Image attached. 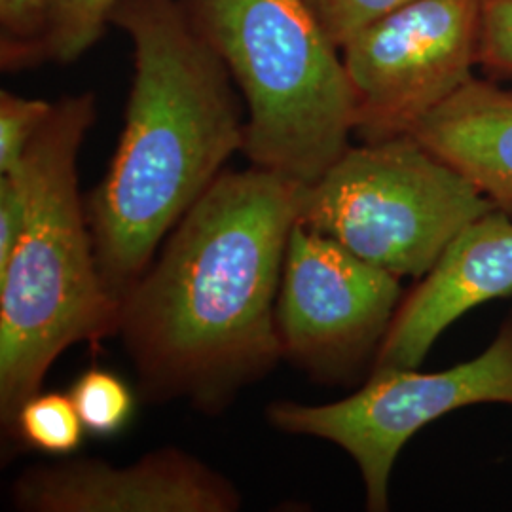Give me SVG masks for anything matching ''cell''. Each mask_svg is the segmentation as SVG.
<instances>
[{"instance_id": "cell-1", "label": "cell", "mask_w": 512, "mask_h": 512, "mask_svg": "<svg viewBox=\"0 0 512 512\" xmlns=\"http://www.w3.org/2000/svg\"><path fill=\"white\" fill-rule=\"evenodd\" d=\"M304 184L224 171L120 306L118 336L152 403L220 414L283 359L275 304Z\"/></svg>"}, {"instance_id": "cell-2", "label": "cell", "mask_w": 512, "mask_h": 512, "mask_svg": "<svg viewBox=\"0 0 512 512\" xmlns=\"http://www.w3.org/2000/svg\"><path fill=\"white\" fill-rule=\"evenodd\" d=\"M110 25L133 44L124 129L88 222L103 283L122 300L165 238L243 152L234 80L181 0H120Z\"/></svg>"}, {"instance_id": "cell-3", "label": "cell", "mask_w": 512, "mask_h": 512, "mask_svg": "<svg viewBox=\"0 0 512 512\" xmlns=\"http://www.w3.org/2000/svg\"><path fill=\"white\" fill-rule=\"evenodd\" d=\"M95 95H67L18 167L25 226L0 272V421L12 435L19 408L40 391L65 349L118 334L120 302L97 266L78 154L95 122Z\"/></svg>"}, {"instance_id": "cell-4", "label": "cell", "mask_w": 512, "mask_h": 512, "mask_svg": "<svg viewBox=\"0 0 512 512\" xmlns=\"http://www.w3.org/2000/svg\"><path fill=\"white\" fill-rule=\"evenodd\" d=\"M243 95L251 165L319 181L351 147L355 95L342 52L306 0H181Z\"/></svg>"}, {"instance_id": "cell-5", "label": "cell", "mask_w": 512, "mask_h": 512, "mask_svg": "<svg viewBox=\"0 0 512 512\" xmlns=\"http://www.w3.org/2000/svg\"><path fill=\"white\" fill-rule=\"evenodd\" d=\"M497 209L414 137L349 147L300 198L298 222L387 274L421 279L448 243Z\"/></svg>"}, {"instance_id": "cell-6", "label": "cell", "mask_w": 512, "mask_h": 512, "mask_svg": "<svg viewBox=\"0 0 512 512\" xmlns=\"http://www.w3.org/2000/svg\"><path fill=\"white\" fill-rule=\"evenodd\" d=\"M512 406V315L475 359L442 372L372 368L365 385L338 403H274L281 433L329 440L346 450L365 482L366 509H389V480L404 444L423 427L473 404Z\"/></svg>"}, {"instance_id": "cell-7", "label": "cell", "mask_w": 512, "mask_h": 512, "mask_svg": "<svg viewBox=\"0 0 512 512\" xmlns=\"http://www.w3.org/2000/svg\"><path fill=\"white\" fill-rule=\"evenodd\" d=\"M482 0H414L340 50L355 95V137L382 143L421 120L475 78Z\"/></svg>"}, {"instance_id": "cell-8", "label": "cell", "mask_w": 512, "mask_h": 512, "mask_svg": "<svg viewBox=\"0 0 512 512\" xmlns=\"http://www.w3.org/2000/svg\"><path fill=\"white\" fill-rule=\"evenodd\" d=\"M403 296L399 277L296 220L275 304L283 359L317 384L351 382L374 365Z\"/></svg>"}, {"instance_id": "cell-9", "label": "cell", "mask_w": 512, "mask_h": 512, "mask_svg": "<svg viewBox=\"0 0 512 512\" xmlns=\"http://www.w3.org/2000/svg\"><path fill=\"white\" fill-rule=\"evenodd\" d=\"M23 512H236L232 480L179 448H162L116 467L73 459L23 471L12 484Z\"/></svg>"}, {"instance_id": "cell-10", "label": "cell", "mask_w": 512, "mask_h": 512, "mask_svg": "<svg viewBox=\"0 0 512 512\" xmlns=\"http://www.w3.org/2000/svg\"><path fill=\"white\" fill-rule=\"evenodd\" d=\"M512 294V217L492 209L448 243L395 313L372 368H418L459 317Z\"/></svg>"}, {"instance_id": "cell-11", "label": "cell", "mask_w": 512, "mask_h": 512, "mask_svg": "<svg viewBox=\"0 0 512 512\" xmlns=\"http://www.w3.org/2000/svg\"><path fill=\"white\" fill-rule=\"evenodd\" d=\"M512 217V92L473 78L412 135Z\"/></svg>"}, {"instance_id": "cell-12", "label": "cell", "mask_w": 512, "mask_h": 512, "mask_svg": "<svg viewBox=\"0 0 512 512\" xmlns=\"http://www.w3.org/2000/svg\"><path fill=\"white\" fill-rule=\"evenodd\" d=\"M120 0H52L42 31L27 50L23 65L73 63L103 37L110 12Z\"/></svg>"}, {"instance_id": "cell-13", "label": "cell", "mask_w": 512, "mask_h": 512, "mask_svg": "<svg viewBox=\"0 0 512 512\" xmlns=\"http://www.w3.org/2000/svg\"><path fill=\"white\" fill-rule=\"evenodd\" d=\"M84 433L71 395L38 391L19 408L10 439L50 456H69L80 448Z\"/></svg>"}, {"instance_id": "cell-14", "label": "cell", "mask_w": 512, "mask_h": 512, "mask_svg": "<svg viewBox=\"0 0 512 512\" xmlns=\"http://www.w3.org/2000/svg\"><path fill=\"white\" fill-rule=\"evenodd\" d=\"M69 395L86 431L95 437L120 433L135 410V397L128 384L118 374L103 368L84 372Z\"/></svg>"}, {"instance_id": "cell-15", "label": "cell", "mask_w": 512, "mask_h": 512, "mask_svg": "<svg viewBox=\"0 0 512 512\" xmlns=\"http://www.w3.org/2000/svg\"><path fill=\"white\" fill-rule=\"evenodd\" d=\"M54 103L29 99L2 90L0 93V175L18 167L25 152L44 122L50 118Z\"/></svg>"}, {"instance_id": "cell-16", "label": "cell", "mask_w": 512, "mask_h": 512, "mask_svg": "<svg viewBox=\"0 0 512 512\" xmlns=\"http://www.w3.org/2000/svg\"><path fill=\"white\" fill-rule=\"evenodd\" d=\"M313 16L342 50L351 38L414 0H306Z\"/></svg>"}, {"instance_id": "cell-17", "label": "cell", "mask_w": 512, "mask_h": 512, "mask_svg": "<svg viewBox=\"0 0 512 512\" xmlns=\"http://www.w3.org/2000/svg\"><path fill=\"white\" fill-rule=\"evenodd\" d=\"M52 0H0L2 65L23 67V59L37 40Z\"/></svg>"}, {"instance_id": "cell-18", "label": "cell", "mask_w": 512, "mask_h": 512, "mask_svg": "<svg viewBox=\"0 0 512 512\" xmlns=\"http://www.w3.org/2000/svg\"><path fill=\"white\" fill-rule=\"evenodd\" d=\"M480 65L512 76V0H482Z\"/></svg>"}, {"instance_id": "cell-19", "label": "cell", "mask_w": 512, "mask_h": 512, "mask_svg": "<svg viewBox=\"0 0 512 512\" xmlns=\"http://www.w3.org/2000/svg\"><path fill=\"white\" fill-rule=\"evenodd\" d=\"M25 226V198L14 175H0V272L10 264Z\"/></svg>"}]
</instances>
